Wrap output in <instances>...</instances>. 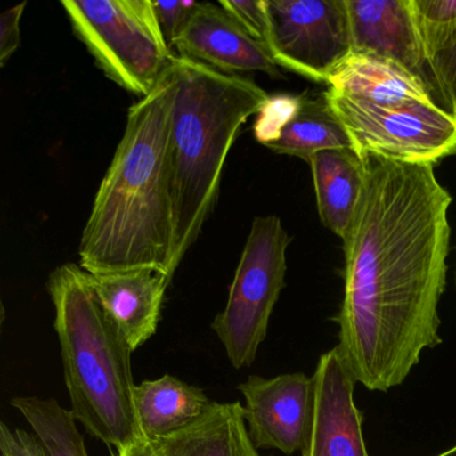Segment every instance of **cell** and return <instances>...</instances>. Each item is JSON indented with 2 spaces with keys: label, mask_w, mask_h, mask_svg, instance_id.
I'll list each match as a JSON object with an SVG mask.
<instances>
[{
  "label": "cell",
  "mask_w": 456,
  "mask_h": 456,
  "mask_svg": "<svg viewBox=\"0 0 456 456\" xmlns=\"http://www.w3.org/2000/svg\"><path fill=\"white\" fill-rule=\"evenodd\" d=\"M178 57L202 63L221 73H264L282 79L265 45L249 36L220 4L201 2L175 41Z\"/></svg>",
  "instance_id": "cell-12"
},
{
  "label": "cell",
  "mask_w": 456,
  "mask_h": 456,
  "mask_svg": "<svg viewBox=\"0 0 456 456\" xmlns=\"http://www.w3.org/2000/svg\"><path fill=\"white\" fill-rule=\"evenodd\" d=\"M25 4L7 10L0 17V65L4 66L10 57L20 46V20H22Z\"/></svg>",
  "instance_id": "cell-26"
},
{
  "label": "cell",
  "mask_w": 456,
  "mask_h": 456,
  "mask_svg": "<svg viewBox=\"0 0 456 456\" xmlns=\"http://www.w3.org/2000/svg\"><path fill=\"white\" fill-rule=\"evenodd\" d=\"M429 62L442 93L445 110L456 117V37Z\"/></svg>",
  "instance_id": "cell-24"
},
{
  "label": "cell",
  "mask_w": 456,
  "mask_h": 456,
  "mask_svg": "<svg viewBox=\"0 0 456 456\" xmlns=\"http://www.w3.org/2000/svg\"><path fill=\"white\" fill-rule=\"evenodd\" d=\"M153 442L162 456H263L250 439L240 402H213L191 426Z\"/></svg>",
  "instance_id": "cell-15"
},
{
  "label": "cell",
  "mask_w": 456,
  "mask_h": 456,
  "mask_svg": "<svg viewBox=\"0 0 456 456\" xmlns=\"http://www.w3.org/2000/svg\"><path fill=\"white\" fill-rule=\"evenodd\" d=\"M239 389L247 403L245 421L256 447L285 455L303 451L314 418V378L300 372L271 379L252 375Z\"/></svg>",
  "instance_id": "cell-9"
},
{
  "label": "cell",
  "mask_w": 456,
  "mask_h": 456,
  "mask_svg": "<svg viewBox=\"0 0 456 456\" xmlns=\"http://www.w3.org/2000/svg\"><path fill=\"white\" fill-rule=\"evenodd\" d=\"M317 210L325 228L346 237L362 194L364 165L354 149H330L309 159Z\"/></svg>",
  "instance_id": "cell-16"
},
{
  "label": "cell",
  "mask_w": 456,
  "mask_h": 456,
  "mask_svg": "<svg viewBox=\"0 0 456 456\" xmlns=\"http://www.w3.org/2000/svg\"><path fill=\"white\" fill-rule=\"evenodd\" d=\"M74 34L109 79L148 97L170 70L167 46L153 0H63Z\"/></svg>",
  "instance_id": "cell-5"
},
{
  "label": "cell",
  "mask_w": 456,
  "mask_h": 456,
  "mask_svg": "<svg viewBox=\"0 0 456 456\" xmlns=\"http://www.w3.org/2000/svg\"><path fill=\"white\" fill-rule=\"evenodd\" d=\"M221 9L233 18L250 37L265 45L268 31L265 0H221Z\"/></svg>",
  "instance_id": "cell-22"
},
{
  "label": "cell",
  "mask_w": 456,
  "mask_h": 456,
  "mask_svg": "<svg viewBox=\"0 0 456 456\" xmlns=\"http://www.w3.org/2000/svg\"><path fill=\"white\" fill-rule=\"evenodd\" d=\"M297 116L284 127L280 137L266 148L274 153L298 157L304 161L330 149H354L351 138L328 105L324 93H303Z\"/></svg>",
  "instance_id": "cell-18"
},
{
  "label": "cell",
  "mask_w": 456,
  "mask_h": 456,
  "mask_svg": "<svg viewBox=\"0 0 456 456\" xmlns=\"http://www.w3.org/2000/svg\"><path fill=\"white\" fill-rule=\"evenodd\" d=\"M117 456H162L159 447L153 440L140 437L122 451H118Z\"/></svg>",
  "instance_id": "cell-27"
},
{
  "label": "cell",
  "mask_w": 456,
  "mask_h": 456,
  "mask_svg": "<svg viewBox=\"0 0 456 456\" xmlns=\"http://www.w3.org/2000/svg\"><path fill=\"white\" fill-rule=\"evenodd\" d=\"M304 94H276L269 95L258 111L256 119L255 137L264 146L274 142L281 134L284 127L297 116L303 105Z\"/></svg>",
  "instance_id": "cell-21"
},
{
  "label": "cell",
  "mask_w": 456,
  "mask_h": 456,
  "mask_svg": "<svg viewBox=\"0 0 456 456\" xmlns=\"http://www.w3.org/2000/svg\"><path fill=\"white\" fill-rule=\"evenodd\" d=\"M70 411L93 437L122 451L142 437L134 405L132 346L106 314L81 265L50 274Z\"/></svg>",
  "instance_id": "cell-4"
},
{
  "label": "cell",
  "mask_w": 456,
  "mask_h": 456,
  "mask_svg": "<svg viewBox=\"0 0 456 456\" xmlns=\"http://www.w3.org/2000/svg\"><path fill=\"white\" fill-rule=\"evenodd\" d=\"M411 9L424 52L431 61L456 37V0H411Z\"/></svg>",
  "instance_id": "cell-20"
},
{
  "label": "cell",
  "mask_w": 456,
  "mask_h": 456,
  "mask_svg": "<svg viewBox=\"0 0 456 456\" xmlns=\"http://www.w3.org/2000/svg\"><path fill=\"white\" fill-rule=\"evenodd\" d=\"M101 306L133 351L153 338L161 317L165 292L172 279L157 269L90 273Z\"/></svg>",
  "instance_id": "cell-13"
},
{
  "label": "cell",
  "mask_w": 456,
  "mask_h": 456,
  "mask_svg": "<svg viewBox=\"0 0 456 456\" xmlns=\"http://www.w3.org/2000/svg\"><path fill=\"white\" fill-rule=\"evenodd\" d=\"M346 4L354 49L380 55L410 71L426 85L436 105L445 110L416 28L411 0H346Z\"/></svg>",
  "instance_id": "cell-10"
},
{
  "label": "cell",
  "mask_w": 456,
  "mask_h": 456,
  "mask_svg": "<svg viewBox=\"0 0 456 456\" xmlns=\"http://www.w3.org/2000/svg\"><path fill=\"white\" fill-rule=\"evenodd\" d=\"M175 90L170 68L161 84L127 114L124 137L82 233L79 265L89 273L151 268L175 276L170 177Z\"/></svg>",
  "instance_id": "cell-2"
},
{
  "label": "cell",
  "mask_w": 456,
  "mask_h": 456,
  "mask_svg": "<svg viewBox=\"0 0 456 456\" xmlns=\"http://www.w3.org/2000/svg\"><path fill=\"white\" fill-rule=\"evenodd\" d=\"M170 129L175 244L173 272L201 233L217 202L229 151L242 125L269 94L253 79L213 70L175 55Z\"/></svg>",
  "instance_id": "cell-3"
},
{
  "label": "cell",
  "mask_w": 456,
  "mask_h": 456,
  "mask_svg": "<svg viewBox=\"0 0 456 456\" xmlns=\"http://www.w3.org/2000/svg\"><path fill=\"white\" fill-rule=\"evenodd\" d=\"M201 2H185V0H175V2H153L154 12L161 28L162 36L167 41V46L173 50L175 41L185 30L189 20L196 12L197 7Z\"/></svg>",
  "instance_id": "cell-23"
},
{
  "label": "cell",
  "mask_w": 456,
  "mask_h": 456,
  "mask_svg": "<svg viewBox=\"0 0 456 456\" xmlns=\"http://www.w3.org/2000/svg\"><path fill=\"white\" fill-rule=\"evenodd\" d=\"M0 456H49L36 435L0 423Z\"/></svg>",
  "instance_id": "cell-25"
},
{
  "label": "cell",
  "mask_w": 456,
  "mask_h": 456,
  "mask_svg": "<svg viewBox=\"0 0 456 456\" xmlns=\"http://www.w3.org/2000/svg\"><path fill=\"white\" fill-rule=\"evenodd\" d=\"M436 456H456V444L451 447L450 450L444 451V452L439 453Z\"/></svg>",
  "instance_id": "cell-28"
},
{
  "label": "cell",
  "mask_w": 456,
  "mask_h": 456,
  "mask_svg": "<svg viewBox=\"0 0 456 456\" xmlns=\"http://www.w3.org/2000/svg\"><path fill=\"white\" fill-rule=\"evenodd\" d=\"M10 404L28 421L49 456H89L78 421L57 400L20 396Z\"/></svg>",
  "instance_id": "cell-19"
},
{
  "label": "cell",
  "mask_w": 456,
  "mask_h": 456,
  "mask_svg": "<svg viewBox=\"0 0 456 456\" xmlns=\"http://www.w3.org/2000/svg\"><path fill=\"white\" fill-rule=\"evenodd\" d=\"M212 403L201 388L172 375L142 381L134 391L141 434L149 440L167 436L191 426L209 410Z\"/></svg>",
  "instance_id": "cell-17"
},
{
  "label": "cell",
  "mask_w": 456,
  "mask_h": 456,
  "mask_svg": "<svg viewBox=\"0 0 456 456\" xmlns=\"http://www.w3.org/2000/svg\"><path fill=\"white\" fill-rule=\"evenodd\" d=\"M265 47L279 68L317 84L352 52L346 0H265Z\"/></svg>",
  "instance_id": "cell-8"
},
{
  "label": "cell",
  "mask_w": 456,
  "mask_h": 456,
  "mask_svg": "<svg viewBox=\"0 0 456 456\" xmlns=\"http://www.w3.org/2000/svg\"><path fill=\"white\" fill-rule=\"evenodd\" d=\"M362 194L343 239L344 298L336 346L356 383L400 386L421 352L442 343L452 197L434 165L359 154Z\"/></svg>",
  "instance_id": "cell-1"
},
{
  "label": "cell",
  "mask_w": 456,
  "mask_h": 456,
  "mask_svg": "<svg viewBox=\"0 0 456 456\" xmlns=\"http://www.w3.org/2000/svg\"><path fill=\"white\" fill-rule=\"evenodd\" d=\"M324 95L359 154L434 167L456 156V117L437 106L376 105L330 89Z\"/></svg>",
  "instance_id": "cell-7"
},
{
  "label": "cell",
  "mask_w": 456,
  "mask_h": 456,
  "mask_svg": "<svg viewBox=\"0 0 456 456\" xmlns=\"http://www.w3.org/2000/svg\"><path fill=\"white\" fill-rule=\"evenodd\" d=\"M312 378L314 418L301 456H370L362 437V413L354 400L356 380L338 349L320 357Z\"/></svg>",
  "instance_id": "cell-11"
},
{
  "label": "cell",
  "mask_w": 456,
  "mask_h": 456,
  "mask_svg": "<svg viewBox=\"0 0 456 456\" xmlns=\"http://www.w3.org/2000/svg\"><path fill=\"white\" fill-rule=\"evenodd\" d=\"M327 86L338 94L376 105L437 106L426 85L410 71L394 61L360 50L352 49L333 69Z\"/></svg>",
  "instance_id": "cell-14"
},
{
  "label": "cell",
  "mask_w": 456,
  "mask_h": 456,
  "mask_svg": "<svg viewBox=\"0 0 456 456\" xmlns=\"http://www.w3.org/2000/svg\"><path fill=\"white\" fill-rule=\"evenodd\" d=\"M290 241L277 216L253 220L228 303L212 322L213 332L236 370L252 365L265 340L272 312L285 287Z\"/></svg>",
  "instance_id": "cell-6"
}]
</instances>
